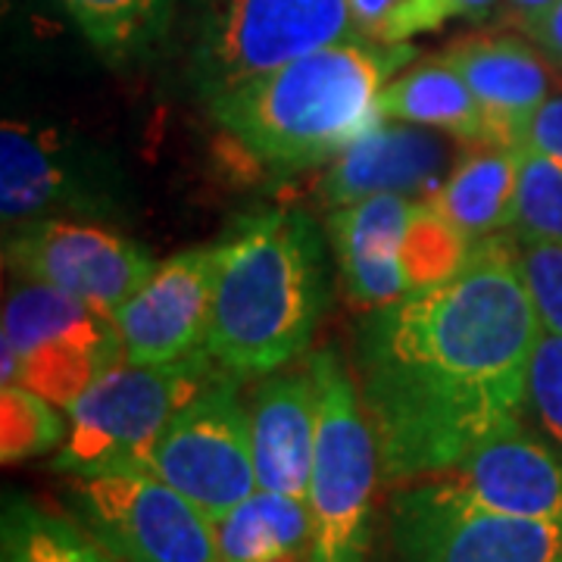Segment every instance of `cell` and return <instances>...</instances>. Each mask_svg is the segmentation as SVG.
I'll return each instance as SVG.
<instances>
[{
	"instance_id": "34",
	"label": "cell",
	"mask_w": 562,
	"mask_h": 562,
	"mask_svg": "<svg viewBox=\"0 0 562 562\" xmlns=\"http://www.w3.org/2000/svg\"><path fill=\"white\" fill-rule=\"evenodd\" d=\"M3 562H7V560H3Z\"/></svg>"
},
{
	"instance_id": "5",
	"label": "cell",
	"mask_w": 562,
	"mask_h": 562,
	"mask_svg": "<svg viewBox=\"0 0 562 562\" xmlns=\"http://www.w3.org/2000/svg\"><path fill=\"white\" fill-rule=\"evenodd\" d=\"M216 369L210 353L169 366L120 360L66 409V441L54 469L63 475L150 472L166 425Z\"/></svg>"
},
{
	"instance_id": "15",
	"label": "cell",
	"mask_w": 562,
	"mask_h": 562,
	"mask_svg": "<svg viewBox=\"0 0 562 562\" xmlns=\"http://www.w3.org/2000/svg\"><path fill=\"white\" fill-rule=\"evenodd\" d=\"M247 406L260 487L306 501L319 435V384L310 362L297 372H269Z\"/></svg>"
},
{
	"instance_id": "1",
	"label": "cell",
	"mask_w": 562,
	"mask_h": 562,
	"mask_svg": "<svg viewBox=\"0 0 562 562\" xmlns=\"http://www.w3.org/2000/svg\"><path fill=\"white\" fill-rule=\"evenodd\" d=\"M541 331L519 241L503 235L475 241L453 279L369 310L357 328V391L382 482L435 475L519 419Z\"/></svg>"
},
{
	"instance_id": "6",
	"label": "cell",
	"mask_w": 562,
	"mask_h": 562,
	"mask_svg": "<svg viewBox=\"0 0 562 562\" xmlns=\"http://www.w3.org/2000/svg\"><path fill=\"white\" fill-rule=\"evenodd\" d=\"M353 35L347 0H198L188 69L210 103Z\"/></svg>"
},
{
	"instance_id": "20",
	"label": "cell",
	"mask_w": 562,
	"mask_h": 562,
	"mask_svg": "<svg viewBox=\"0 0 562 562\" xmlns=\"http://www.w3.org/2000/svg\"><path fill=\"white\" fill-rule=\"evenodd\" d=\"M519 176H522V147L484 144L453 166L435 201L428 203L447 213L472 241H482L506 228L513 232L516 203H519Z\"/></svg>"
},
{
	"instance_id": "33",
	"label": "cell",
	"mask_w": 562,
	"mask_h": 562,
	"mask_svg": "<svg viewBox=\"0 0 562 562\" xmlns=\"http://www.w3.org/2000/svg\"><path fill=\"white\" fill-rule=\"evenodd\" d=\"M553 0H506V20L525 29L531 20H538Z\"/></svg>"
},
{
	"instance_id": "16",
	"label": "cell",
	"mask_w": 562,
	"mask_h": 562,
	"mask_svg": "<svg viewBox=\"0 0 562 562\" xmlns=\"http://www.w3.org/2000/svg\"><path fill=\"white\" fill-rule=\"evenodd\" d=\"M482 101L506 147H522V128L550 101L553 76L541 54L516 35H469L441 54Z\"/></svg>"
},
{
	"instance_id": "17",
	"label": "cell",
	"mask_w": 562,
	"mask_h": 562,
	"mask_svg": "<svg viewBox=\"0 0 562 562\" xmlns=\"http://www.w3.org/2000/svg\"><path fill=\"white\" fill-rule=\"evenodd\" d=\"M416 203L422 201L403 194H372L328 213L325 228L338 254L344 288L369 310L406 294L401 244Z\"/></svg>"
},
{
	"instance_id": "29",
	"label": "cell",
	"mask_w": 562,
	"mask_h": 562,
	"mask_svg": "<svg viewBox=\"0 0 562 562\" xmlns=\"http://www.w3.org/2000/svg\"><path fill=\"white\" fill-rule=\"evenodd\" d=\"M519 266L543 328L562 335V244L519 241Z\"/></svg>"
},
{
	"instance_id": "25",
	"label": "cell",
	"mask_w": 562,
	"mask_h": 562,
	"mask_svg": "<svg viewBox=\"0 0 562 562\" xmlns=\"http://www.w3.org/2000/svg\"><path fill=\"white\" fill-rule=\"evenodd\" d=\"M0 419H3V462H22L41 457L66 441L60 406L44 401L32 387L3 384L0 391Z\"/></svg>"
},
{
	"instance_id": "12",
	"label": "cell",
	"mask_w": 562,
	"mask_h": 562,
	"mask_svg": "<svg viewBox=\"0 0 562 562\" xmlns=\"http://www.w3.org/2000/svg\"><path fill=\"white\" fill-rule=\"evenodd\" d=\"M225 244L191 247L160 262L116 313L122 357L169 366L206 353Z\"/></svg>"
},
{
	"instance_id": "9",
	"label": "cell",
	"mask_w": 562,
	"mask_h": 562,
	"mask_svg": "<svg viewBox=\"0 0 562 562\" xmlns=\"http://www.w3.org/2000/svg\"><path fill=\"white\" fill-rule=\"evenodd\" d=\"M238 382L241 375L216 369L166 425L150 460V472L198 503L213 522L260 491L250 406Z\"/></svg>"
},
{
	"instance_id": "13",
	"label": "cell",
	"mask_w": 562,
	"mask_h": 562,
	"mask_svg": "<svg viewBox=\"0 0 562 562\" xmlns=\"http://www.w3.org/2000/svg\"><path fill=\"white\" fill-rule=\"evenodd\" d=\"M416 482L484 513L562 522V457L522 416L506 422L460 462Z\"/></svg>"
},
{
	"instance_id": "11",
	"label": "cell",
	"mask_w": 562,
	"mask_h": 562,
	"mask_svg": "<svg viewBox=\"0 0 562 562\" xmlns=\"http://www.w3.org/2000/svg\"><path fill=\"white\" fill-rule=\"evenodd\" d=\"M3 257L22 279L50 284L106 316H116L157 269L120 232L76 220H38L7 232Z\"/></svg>"
},
{
	"instance_id": "2",
	"label": "cell",
	"mask_w": 562,
	"mask_h": 562,
	"mask_svg": "<svg viewBox=\"0 0 562 562\" xmlns=\"http://www.w3.org/2000/svg\"><path fill=\"white\" fill-rule=\"evenodd\" d=\"M416 47L353 35L250 79L210 101V113L250 162L294 176L338 160L379 113L384 85L413 63Z\"/></svg>"
},
{
	"instance_id": "7",
	"label": "cell",
	"mask_w": 562,
	"mask_h": 562,
	"mask_svg": "<svg viewBox=\"0 0 562 562\" xmlns=\"http://www.w3.org/2000/svg\"><path fill=\"white\" fill-rule=\"evenodd\" d=\"M3 384H22L63 413L122 357L116 316L25 279L3 303Z\"/></svg>"
},
{
	"instance_id": "32",
	"label": "cell",
	"mask_w": 562,
	"mask_h": 562,
	"mask_svg": "<svg viewBox=\"0 0 562 562\" xmlns=\"http://www.w3.org/2000/svg\"><path fill=\"white\" fill-rule=\"evenodd\" d=\"M457 10L462 20L491 22L506 16V0H457Z\"/></svg>"
},
{
	"instance_id": "22",
	"label": "cell",
	"mask_w": 562,
	"mask_h": 562,
	"mask_svg": "<svg viewBox=\"0 0 562 562\" xmlns=\"http://www.w3.org/2000/svg\"><path fill=\"white\" fill-rule=\"evenodd\" d=\"M7 562H120L69 516H57L35 503L16 501L3 513Z\"/></svg>"
},
{
	"instance_id": "3",
	"label": "cell",
	"mask_w": 562,
	"mask_h": 562,
	"mask_svg": "<svg viewBox=\"0 0 562 562\" xmlns=\"http://www.w3.org/2000/svg\"><path fill=\"white\" fill-rule=\"evenodd\" d=\"M328 303L325 250L303 210L241 222L225 241L206 353L232 375H269L313 341Z\"/></svg>"
},
{
	"instance_id": "18",
	"label": "cell",
	"mask_w": 562,
	"mask_h": 562,
	"mask_svg": "<svg viewBox=\"0 0 562 562\" xmlns=\"http://www.w3.org/2000/svg\"><path fill=\"white\" fill-rule=\"evenodd\" d=\"M76 169L57 132L25 122H3L0 132V216L16 232L44 220L50 210L76 198Z\"/></svg>"
},
{
	"instance_id": "31",
	"label": "cell",
	"mask_w": 562,
	"mask_h": 562,
	"mask_svg": "<svg viewBox=\"0 0 562 562\" xmlns=\"http://www.w3.org/2000/svg\"><path fill=\"white\" fill-rule=\"evenodd\" d=\"M522 32L541 47V54L547 60L562 66V0H553L538 20H531L525 25Z\"/></svg>"
},
{
	"instance_id": "26",
	"label": "cell",
	"mask_w": 562,
	"mask_h": 562,
	"mask_svg": "<svg viewBox=\"0 0 562 562\" xmlns=\"http://www.w3.org/2000/svg\"><path fill=\"white\" fill-rule=\"evenodd\" d=\"M513 235L519 241L562 244V160L522 147Z\"/></svg>"
},
{
	"instance_id": "23",
	"label": "cell",
	"mask_w": 562,
	"mask_h": 562,
	"mask_svg": "<svg viewBox=\"0 0 562 562\" xmlns=\"http://www.w3.org/2000/svg\"><path fill=\"white\" fill-rule=\"evenodd\" d=\"M472 247L475 241L435 203H416L401 244L406 291L435 288L441 281L453 279L472 257Z\"/></svg>"
},
{
	"instance_id": "21",
	"label": "cell",
	"mask_w": 562,
	"mask_h": 562,
	"mask_svg": "<svg viewBox=\"0 0 562 562\" xmlns=\"http://www.w3.org/2000/svg\"><path fill=\"white\" fill-rule=\"evenodd\" d=\"M213 525L220 562H310L313 525L301 497L260 487Z\"/></svg>"
},
{
	"instance_id": "30",
	"label": "cell",
	"mask_w": 562,
	"mask_h": 562,
	"mask_svg": "<svg viewBox=\"0 0 562 562\" xmlns=\"http://www.w3.org/2000/svg\"><path fill=\"white\" fill-rule=\"evenodd\" d=\"M522 147L562 160V94H550V101L525 122Z\"/></svg>"
},
{
	"instance_id": "14",
	"label": "cell",
	"mask_w": 562,
	"mask_h": 562,
	"mask_svg": "<svg viewBox=\"0 0 562 562\" xmlns=\"http://www.w3.org/2000/svg\"><path fill=\"white\" fill-rule=\"evenodd\" d=\"M457 162V147L431 128L382 116L325 166L316 194L331 210L372 194L435 201Z\"/></svg>"
},
{
	"instance_id": "28",
	"label": "cell",
	"mask_w": 562,
	"mask_h": 562,
	"mask_svg": "<svg viewBox=\"0 0 562 562\" xmlns=\"http://www.w3.org/2000/svg\"><path fill=\"white\" fill-rule=\"evenodd\" d=\"M522 422L562 457V335L543 328L535 344L528 384H525Z\"/></svg>"
},
{
	"instance_id": "27",
	"label": "cell",
	"mask_w": 562,
	"mask_h": 562,
	"mask_svg": "<svg viewBox=\"0 0 562 562\" xmlns=\"http://www.w3.org/2000/svg\"><path fill=\"white\" fill-rule=\"evenodd\" d=\"M347 7L357 32L384 44H406L460 16L457 0H347Z\"/></svg>"
},
{
	"instance_id": "8",
	"label": "cell",
	"mask_w": 562,
	"mask_h": 562,
	"mask_svg": "<svg viewBox=\"0 0 562 562\" xmlns=\"http://www.w3.org/2000/svg\"><path fill=\"white\" fill-rule=\"evenodd\" d=\"M69 519L120 562H220L216 525L160 475H66Z\"/></svg>"
},
{
	"instance_id": "19",
	"label": "cell",
	"mask_w": 562,
	"mask_h": 562,
	"mask_svg": "<svg viewBox=\"0 0 562 562\" xmlns=\"http://www.w3.org/2000/svg\"><path fill=\"white\" fill-rule=\"evenodd\" d=\"M379 113L384 120L435 128L472 147L501 144L482 101L443 57L419 63L387 81L379 94Z\"/></svg>"
},
{
	"instance_id": "24",
	"label": "cell",
	"mask_w": 562,
	"mask_h": 562,
	"mask_svg": "<svg viewBox=\"0 0 562 562\" xmlns=\"http://www.w3.org/2000/svg\"><path fill=\"white\" fill-rule=\"evenodd\" d=\"M103 54H132L160 32L176 0H60Z\"/></svg>"
},
{
	"instance_id": "4",
	"label": "cell",
	"mask_w": 562,
	"mask_h": 562,
	"mask_svg": "<svg viewBox=\"0 0 562 562\" xmlns=\"http://www.w3.org/2000/svg\"><path fill=\"white\" fill-rule=\"evenodd\" d=\"M319 384V435L306 491L310 562H369L382 460L360 391L335 350L310 357Z\"/></svg>"
},
{
	"instance_id": "10",
	"label": "cell",
	"mask_w": 562,
	"mask_h": 562,
	"mask_svg": "<svg viewBox=\"0 0 562 562\" xmlns=\"http://www.w3.org/2000/svg\"><path fill=\"white\" fill-rule=\"evenodd\" d=\"M379 562H562V522L484 513L406 482L391 494Z\"/></svg>"
}]
</instances>
